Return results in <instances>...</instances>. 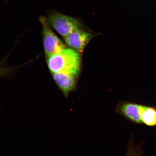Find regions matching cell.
I'll return each mask as SVG.
<instances>
[{
  "mask_svg": "<svg viewBox=\"0 0 156 156\" xmlns=\"http://www.w3.org/2000/svg\"><path fill=\"white\" fill-rule=\"evenodd\" d=\"M47 58V63L51 74L64 73L79 77L81 58L80 53L76 51L71 48H65Z\"/></svg>",
  "mask_w": 156,
  "mask_h": 156,
  "instance_id": "obj_1",
  "label": "cell"
},
{
  "mask_svg": "<svg viewBox=\"0 0 156 156\" xmlns=\"http://www.w3.org/2000/svg\"><path fill=\"white\" fill-rule=\"evenodd\" d=\"M46 19L50 27L64 38L74 31L81 29V23L78 19L55 11L48 12Z\"/></svg>",
  "mask_w": 156,
  "mask_h": 156,
  "instance_id": "obj_2",
  "label": "cell"
},
{
  "mask_svg": "<svg viewBox=\"0 0 156 156\" xmlns=\"http://www.w3.org/2000/svg\"><path fill=\"white\" fill-rule=\"evenodd\" d=\"M40 21L42 27L44 50L46 57L57 53L66 48L63 42L52 31L46 17L41 16Z\"/></svg>",
  "mask_w": 156,
  "mask_h": 156,
  "instance_id": "obj_3",
  "label": "cell"
},
{
  "mask_svg": "<svg viewBox=\"0 0 156 156\" xmlns=\"http://www.w3.org/2000/svg\"><path fill=\"white\" fill-rule=\"evenodd\" d=\"M141 104L129 101H122L117 105L116 112L133 123L142 125Z\"/></svg>",
  "mask_w": 156,
  "mask_h": 156,
  "instance_id": "obj_4",
  "label": "cell"
},
{
  "mask_svg": "<svg viewBox=\"0 0 156 156\" xmlns=\"http://www.w3.org/2000/svg\"><path fill=\"white\" fill-rule=\"evenodd\" d=\"M93 37V35L91 33L80 29L74 31L64 38L66 44L70 48L80 53L83 52Z\"/></svg>",
  "mask_w": 156,
  "mask_h": 156,
  "instance_id": "obj_5",
  "label": "cell"
},
{
  "mask_svg": "<svg viewBox=\"0 0 156 156\" xmlns=\"http://www.w3.org/2000/svg\"><path fill=\"white\" fill-rule=\"evenodd\" d=\"M52 75L56 84L66 98L75 90L79 77L64 73H53Z\"/></svg>",
  "mask_w": 156,
  "mask_h": 156,
  "instance_id": "obj_6",
  "label": "cell"
},
{
  "mask_svg": "<svg viewBox=\"0 0 156 156\" xmlns=\"http://www.w3.org/2000/svg\"><path fill=\"white\" fill-rule=\"evenodd\" d=\"M141 119L143 124L151 127L156 126V107L142 105Z\"/></svg>",
  "mask_w": 156,
  "mask_h": 156,
  "instance_id": "obj_7",
  "label": "cell"
}]
</instances>
